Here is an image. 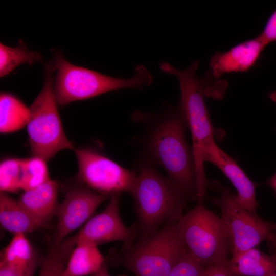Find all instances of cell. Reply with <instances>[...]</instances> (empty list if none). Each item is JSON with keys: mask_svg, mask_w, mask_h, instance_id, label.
Returning a JSON list of instances; mask_svg holds the SVG:
<instances>
[{"mask_svg": "<svg viewBox=\"0 0 276 276\" xmlns=\"http://www.w3.org/2000/svg\"><path fill=\"white\" fill-rule=\"evenodd\" d=\"M144 156L138 161L137 176L131 194L137 216L139 237L149 235L167 223L177 222L189 201L168 177Z\"/></svg>", "mask_w": 276, "mask_h": 276, "instance_id": "7a4b0ae2", "label": "cell"}, {"mask_svg": "<svg viewBox=\"0 0 276 276\" xmlns=\"http://www.w3.org/2000/svg\"><path fill=\"white\" fill-rule=\"evenodd\" d=\"M30 117L29 107L18 98L9 93L0 95V131L8 133L27 126Z\"/></svg>", "mask_w": 276, "mask_h": 276, "instance_id": "ac0fdd59", "label": "cell"}, {"mask_svg": "<svg viewBox=\"0 0 276 276\" xmlns=\"http://www.w3.org/2000/svg\"><path fill=\"white\" fill-rule=\"evenodd\" d=\"M266 184L272 189L276 195V173L267 180Z\"/></svg>", "mask_w": 276, "mask_h": 276, "instance_id": "f1b7e54d", "label": "cell"}, {"mask_svg": "<svg viewBox=\"0 0 276 276\" xmlns=\"http://www.w3.org/2000/svg\"><path fill=\"white\" fill-rule=\"evenodd\" d=\"M53 65L56 70L54 91L58 104L60 105L111 91L143 88L150 85L153 80L151 73L143 65H137L134 76L128 78L113 77L74 65L60 53L56 54Z\"/></svg>", "mask_w": 276, "mask_h": 276, "instance_id": "277c9868", "label": "cell"}, {"mask_svg": "<svg viewBox=\"0 0 276 276\" xmlns=\"http://www.w3.org/2000/svg\"><path fill=\"white\" fill-rule=\"evenodd\" d=\"M269 242L273 244V246H276V231L272 235Z\"/></svg>", "mask_w": 276, "mask_h": 276, "instance_id": "f546056e", "label": "cell"}, {"mask_svg": "<svg viewBox=\"0 0 276 276\" xmlns=\"http://www.w3.org/2000/svg\"><path fill=\"white\" fill-rule=\"evenodd\" d=\"M22 158H8L0 164V190L3 193L20 191Z\"/></svg>", "mask_w": 276, "mask_h": 276, "instance_id": "603a6c76", "label": "cell"}, {"mask_svg": "<svg viewBox=\"0 0 276 276\" xmlns=\"http://www.w3.org/2000/svg\"><path fill=\"white\" fill-rule=\"evenodd\" d=\"M76 243L74 235L67 237L60 243L52 241L43 258L37 276H60Z\"/></svg>", "mask_w": 276, "mask_h": 276, "instance_id": "ffe728a7", "label": "cell"}, {"mask_svg": "<svg viewBox=\"0 0 276 276\" xmlns=\"http://www.w3.org/2000/svg\"><path fill=\"white\" fill-rule=\"evenodd\" d=\"M60 276H62L61 274L60 275Z\"/></svg>", "mask_w": 276, "mask_h": 276, "instance_id": "836d02e7", "label": "cell"}, {"mask_svg": "<svg viewBox=\"0 0 276 276\" xmlns=\"http://www.w3.org/2000/svg\"><path fill=\"white\" fill-rule=\"evenodd\" d=\"M187 251L205 267L227 262L229 244L220 217L198 203L177 221Z\"/></svg>", "mask_w": 276, "mask_h": 276, "instance_id": "52a82bcc", "label": "cell"}, {"mask_svg": "<svg viewBox=\"0 0 276 276\" xmlns=\"http://www.w3.org/2000/svg\"><path fill=\"white\" fill-rule=\"evenodd\" d=\"M272 255L252 248L231 257L226 266L231 276H270L276 273V247Z\"/></svg>", "mask_w": 276, "mask_h": 276, "instance_id": "9a60e30c", "label": "cell"}, {"mask_svg": "<svg viewBox=\"0 0 276 276\" xmlns=\"http://www.w3.org/2000/svg\"><path fill=\"white\" fill-rule=\"evenodd\" d=\"M206 268L187 250L168 276H204Z\"/></svg>", "mask_w": 276, "mask_h": 276, "instance_id": "cb8c5ba5", "label": "cell"}, {"mask_svg": "<svg viewBox=\"0 0 276 276\" xmlns=\"http://www.w3.org/2000/svg\"><path fill=\"white\" fill-rule=\"evenodd\" d=\"M42 57L36 52L27 49L22 42L11 47L0 44V77L9 75L22 64L32 65L41 61Z\"/></svg>", "mask_w": 276, "mask_h": 276, "instance_id": "44dd1931", "label": "cell"}, {"mask_svg": "<svg viewBox=\"0 0 276 276\" xmlns=\"http://www.w3.org/2000/svg\"><path fill=\"white\" fill-rule=\"evenodd\" d=\"M118 276H127V275H125V274H120V275H118Z\"/></svg>", "mask_w": 276, "mask_h": 276, "instance_id": "1f68e13d", "label": "cell"}, {"mask_svg": "<svg viewBox=\"0 0 276 276\" xmlns=\"http://www.w3.org/2000/svg\"><path fill=\"white\" fill-rule=\"evenodd\" d=\"M120 195L111 196L108 204L100 213L90 217L76 233L77 242H85L98 245L119 241L122 249H127L134 243L139 236L134 223L125 226L120 214Z\"/></svg>", "mask_w": 276, "mask_h": 276, "instance_id": "30bf717a", "label": "cell"}, {"mask_svg": "<svg viewBox=\"0 0 276 276\" xmlns=\"http://www.w3.org/2000/svg\"><path fill=\"white\" fill-rule=\"evenodd\" d=\"M218 187L219 195L213 198L212 202L220 209V218L232 257L255 248L264 240L269 241L276 231V223L266 221L257 213L246 210L228 188Z\"/></svg>", "mask_w": 276, "mask_h": 276, "instance_id": "ba28073f", "label": "cell"}, {"mask_svg": "<svg viewBox=\"0 0 276 276\" xmlns=\"http://www.w3.org/2000/svg\"><path fill=\"white\" fill-rule=\"evenodd\" d=\"M105 263V259L97 246L88 242H77L61 275H91Z\"/></svg>", "mask_w": 276, "mask_h": 276, "instance_id": "e0dca14e", "label": "cell"}, {"mask_svg": "<svg viewBox=\"0 0 276 276\" xmlns=\"http://www.w3.org/2000/svg\"><path fill=\"white\" fill-rule=\"evenodd\" d=\"M199 61H195L186 69H177L168 62L159 64L160 70L174 75L179 82L180 100L179 107L189 128L192 139V147L195 164L197 194L198 198L206 196V179L203 156L206 148L214 142L213 128L205 103L208 92V81L196 75Z\"/></svg>", "mask_w": 276, "mask_h": 276, "instance_id": "3957f363", "label": "cell"}, {"mask_svg": "<svg viewBox=\"0 0 276 276\" xmlns=\"http://www.w3.org/2000/svg\"><path fill=\"white\" fill-rule=\"evenodd\" d=\"M270 276H276V273H274V274H272V275H270Z\"/></svg>", "mask_w": 276, "mask_h": 276, "instance_id": "d6a6232c", "label": "cell"}, {"mask_svg": "<svg viewBox=\"0 0 276 276\" xmlns=\"http://www.w3.org/2000/svg\"><path fill=\"white\" fill-rule=\"evenodd\" d=\"M0 223L6 231L27 234L46 225L37 220L18 201L7 193H0Z\"/></svg>", "mask_w": 276, "mask_h": 276, "instance_id": "2e32d148", "label": "cell"}, {"mask_svg": "<svg viewBox=\"0 0 276 276\" xmlns=\"http://www.w3.org/2000/svg\"><path fill=\"white\" fill-rule=\"evenodd\" d=\"M53 63L47 65L43 87L29 107L27 130L32 156L47 162L58 152L75 148L67 138L58 109L54 86Z\"/></svg>", "mask_w": 276, "mask_h": 276, "instance_id": "8992f818", "label": "cell"}, {"mask_svg": "<svg viewBox=\"0 0 276 276\" xmlns=\"http://www.w3.org/2000/svg\"><path fill=\"white\" fill-rule=\"evenodd\" d=\"M74 152L79 183L109 196L123 192L131 194L136 179V171L120 166L91 148H76Z\"/></svg>", "mask_w": 276, "mask_h": 276, "instance_id": "9c48e42d", "label": "cell"}, {"mask_svg": "<svg viewBox=\"0 0 276 276\" xmlns=\"http://www.w3.org/2000/svg\"><path fill=\"white\" fill-rule=\"evenodd\" d=\"M59 183L50 179L33 189L23 191L18 202L35 218L47 225L56 215L59 206Z\"/></svg>", "mask_w": 276, "mask_h": 276, "instance_id": "5bb4252c", "label": "cell"}, {"mask_svg": "<svg viewBox=\"0 0 276 276\" xmlns=\"http://www.w3.org/2000/svg\"><path fill=\"white\" fill-rule=\"evenodd\" d=\"M36 269H25L0 262V276H33Z\"/></svg>", "mask_w": 276, "mask_h": 276, "instance_id": "484cf974", "label": "cell"}, {"mask_svg": "<svg viewBox=\"0 0 276 276\" xmlns=\"http://www.w3.org/2000/svg\"><path fill=\"white\" fill-rule=\"evenodd\" d=\"M110 197L80 183L69 188L56 212L57 223L52 241H62L84 225L98 207Z\"/></svg>", "mask_w": 276, "mask_h": 276, "instance_id": "8fae6325", "label": "cell"}, {"mask_svg": "<svg viewBox=\"0 0 276 276\" xmlns=\"http://www.w3.org/2000/svg\"><path fill=\"white\" fill-rule=\"evenodd\" d=\"M146 116L151 122L144 137L143 156L160 165L189 201H197L195 161L186 141L187 125L179 106L167 105L159 114Z\"/></svg>", "mask_w": 276, "mask_h": 276, "instance_id": "6da1fadb", "label": "cell"}, {"mask_svg": "<svg viewBox=\"0 0 276 276\" xmlns=\"http://www.w3.org/2000/svg\"><path fill=\"white\" fill-rule=\"evenodd\" d=\"M266 45L258 37L214 54L209 62V76L219 79L225 74L245 72L256 64Z\"/></svg>", "mask_w": 276, "mask_h": 276, "instance_id": "4fadbf2b", "label": "cell"}, {"mask_svg": "<svg viewBox=\"0 0 276 276\" xmlns=\"http://www.w3.org/2000/svg\"><path fill=\"white\" fill-rule=\"evenodd\" d=\"M186 251L177 221L172 222L138 237L131 247L122 249L116 261L135 276H168Z\"/></svg>", "mask_w": 276, "mask_h": 276, "instance_id": "5b68a950", "label": "cell"}, {"mask_svg": "<svg viewBox=\"0 0 276 276\" xmlns=\"http://www.w3.org/2000/svg\"><path fill=\"white\" fill-rule=\"evenodd\" d=\"M269 98L272 101L276 103V91L271 93L269 95Z\"/></svg>", "mask_w": 276, "mask_h": 276, "instance_id": "4dcf8cb0", "label": "cell"}, {"mask_svg": "<svg viewBox=\"0 0 276 276\" xmlns=\"http://www.w3.org/2000/svg\"><path fill=\"white\" fill-rule=\"evenodd\" d=\"M0 262L25 269H36V257L25 234L13 235L1 253Z\"/></svg>", "mask_w": 276, "mask_h": 276, "instance_id": "d6986e66", "label": "cell"}, {"mask_svg": "<svg viewBox=\"0 0 276 276\" xmlns=\"http://www.w3.org/2000/svg\"><path fill=\"white\" fill-rule=\"evenodd\" d=\"M90 276H111L108 271V265L105 263L103 266L96 272Z\"/></svg>", "mask_w": 276, "mask_h": 276, "instance_id": "83f0119b", "label": "cell"}, {"mask_svg": "<svg viewBox=\"0 0 276 276\" xmlns=\"http://www.w3.org/2000/svg\"><path fill=\"white\" fill-rule=\"evenodd\" d=\"M50 179L46 160L33 156L22 158L20 190L33 189Z\"/></svg>", "mask_w": 276, "mask_h": 276, "instance_id": "7402d4cb", "label": "cell"}, {"mask_svg": "<svg viewBox=\"0 0 276 276\" xmlns=\"http://www.w3.org/2000/svg\"><path fill=\"white\" fill-rule=\"evenodd\" d=\"M258 36L266 45L276 41V9L270 16L262 32Z\"/></svg>", "mask_w": 276, "mask_h": 276, "instance_id": "d4e9b609", "label": "cell"}, {"mask_svg": "<svg viewBox=\"0 0 276 276\" xmlns=\"http://www.w3.org/2000/svg\"><path fill=\"white\" fill-rule=\"evenodd\" d=\"M227 261L206 267L204 276H231L226 266Z\"/></svg>", "mask_w": 276, "mask_h": 276, "instance_id": "4316f807", "label": "cell"}, {"mask_svg": "<svg viewBox=\"0 0 276 276\" xmlns=\"http://www.w3.org/2000/svg\"><path fill=\"white\" fill-rule=\"evenodd\" d=\"M203 161L213 164L222 172L236 188L238 202L249 212L257 213L259 206L255 194L257 185L247 177L236 162L220 148L215 141L205 149Z\"/></svg>", "mask_w": 276, "mask_h": 276, "instance_id": "7c38bea8", "label": "cell"}]
</instances>
